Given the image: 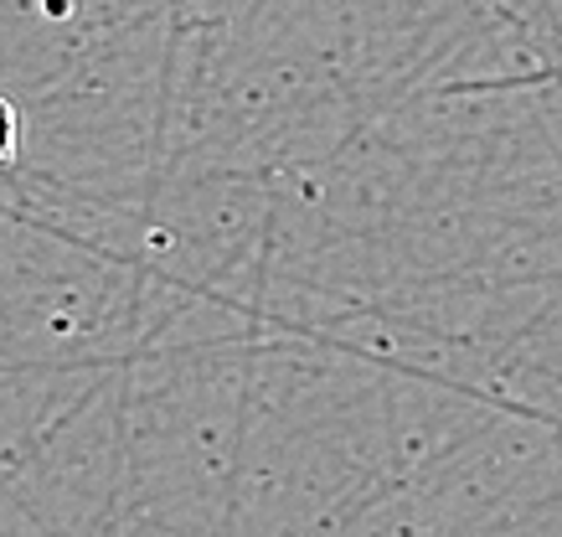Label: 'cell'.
<instances>
[{
	"label": "cell",
	"instance_id": "6da1fadb",
	"mask_svg": "<svg viewBox=\"0 0 562 537\" xmlns=\"http://www.w3.org/2000/svg\"><path fill=\"white\" fill-rule=\"evenodd\" d=\"M16 109L5 104V99H0V166H5V160H11V150H16Z\"/></svg>",
	"mask_w": 562,
	"mask_h": 537
}]
</instances>
